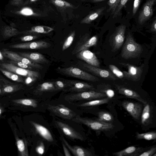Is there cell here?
Listing matches in <instances>:
<instances>
[{
    "instance_id": "1",
    "label": "cell",
    "mask_w": 156,
    "mask_h": 156,
    "mask_svg": "<svg viewBox=\"0 0 156 156\" xmlns=\"http://www.w3.org/2000/svg\"><path fill=\"white\" fill-rule=\"evenodd\" d=\"M39 119V122L34 121H30L36 134L40 136L41 139L48 144L58 146V143L55 135L48 123L45 121Z\"/></svg>"
},
{
    "instance_id": "2",
    "label": "cell",
    "mask_w": 156,
    "mask_h": 156,
    "mask_svg": "<svg viewBox=\"0 0 156 156\" xmlns=\"http://www.w3.org/2000/svg\"><path fill=\"white\" fill-rule=\"evenodd\" d=\"M52 124L59 132L60 135L64 136L72 140L84 141V136L80 132L77 130L65 121L53 116Z\"/></svg>"
},
{
    "instance_id": "3",
    "label": "cell",
    "mask_w": 156,
    "mask_h": 156,
    "mask_svg": "<svg viewBox=\"0 0 156 156\" xmlns=\"http://www.w3.org/2000/svg\"><path fill=\"white\" fill-rule=\"evenodd\" d=\"M143 51L142 46L136 42L129 33L122 50V57L125 59L136 58L139 57Z\"/></svg>"
},
{
    "instance_id": "4",
    "label": "cell",
    "mask_w": 156,
    "mask_h": 156,
    "mask_svg": "<svg viewBox=\"0 0 156 156\" xmlns=\"http://www.w3.org/2000/svg\"><path fill=\"white\" fill-rule=\"evenodd\" d=\"M45 108L53 116L64 120H71L79 115L73 109L62 104L46 102Z\"/></svg>"
},
{
    "instance_id": "5",
    "label": "cell",
    "mask_w": 156,
    "mask_h": 156,
    "mask_svg": "<svg viewBox=\"0 0 156 156\" xmlns=\"http://www.w3.org/2000/svg\"><path fill=\"white\" fill-rule=\"evenodd\" d=\"M71 121L76 123L82 124L92 129L99 131H108L112 129L114 126L112 123L105 122L77 115Z\"/></svg>"
},
{
    "instance_id": "6",
    "label": "cell",
    "mask_w": 156,
    "mask_h": 156,
    "mask_svg": "<svg viewBox=\"0 0 156 156\" xmlns=\"http://www.w3.org/2000/svg\"><path fill=\"white\" fill-rule=\"evenodd\" d=\"M106 96V95L104 93L91 90L68 94L64 96L63 99L67 102L71 103L83 100L90 101Z\"/></svg>"
},
{
    "instance_id": "7",
    "label": "cell",
    "mask_w": 156,
    "mask_h": 156,
    "mask_svg": "<svg viewBox=\"0 0 156 156\" xmlns=\"http://www.w3.org/2000/svg\"><path fill=\"white\" fill-rule=\"evenodd\" d=\"M60 73L79 79L92 82L98 81L99 79L87 72L75 67H58L57 69Z\"/></svg>"
},
{
    "instance_id": "8",
    "label": "cell",
    "mask_w": 156,
    "mask_h": 156,
    "mask_svg": "<svg viewBox=\"0 0 156 156\" xmlns=\"http://www.w3.org/2000/svg\"><path fill=\"white\" fill-rule=\"evenodd\" d=\"M78 64L80 67L96 76L111 80L116 79L115 75L110 71L99 68L81 62H78Z\"/></svg>"
},
{
    "instance_id": "9",
    "label": "cell",
    "mask_w": 156,
    "mask_h": 156,
    "mask_svg": "<svg viewBox=\"0 0 156 156\" xmlns=\"http://www.w3.org/2000/svg\"><path fill=\"white\" fill-rule=\"evenodd\" d=\"M0 65L6 70L20 76L27 77H31L37 79L41 77L40 74L37 71L21 68L10 63H3L0 64Z\"/></svg>"
},
{
    "instance_id": "10",
    "label": "cell",
    "mask_w": 156,
    "mask_h": 156,
    "mask_svg": "<svg viewBox=\"0 0 156 156\" xmlns=\"http://www.w3.org/2000/svg\"><path fill=\"white\" fill-rule=\"evenodd\" d=\"M120 65L126 67L128 71H123L124 77L134 81L139 80L141 77L143 71V64L138 66L133 65L123 62L119 63Z\"/></svg>"
},
{
    "instance_id": "11",
    "label": "cell",
    "mask_w": 156,
    "mask_h": 156,
    "mask_svg": "<svg viewBox=\"0 0 156 156\" xmlns=\"http://www.w3.org/2000/svg\"><path fill=\"white\" fill-rule=\"evenodd\" d=\"M67 88L66 92L79 93L93 90V86L82 81L72 80H66Z\"/></svg>"
},
{
    "instance_id": "12",
    "label": "cell",
    "mask_w": 156,
    "mask_h": 156,
    "mask_svg": "<svg viewBox=\"0 0 156 156\" xmlns=\"http://www.w3.org/2000/svg\"><path fill=\"white\" fill-rule=\"evenodd\" d=\"M2 53L3 56L11 60L22 62L33 68L41 69L43 68V67L39 64L33 62L15 52L10 51L7 49H4L2 51Z\"/></svg>"
},
{
    "instance_id": "13",
    "label": "cell",
    "mask_w": 156,
    "mask_h": 156,
    "mask_svg": "<svg viewBox=\"0 0 156 156\" xmlns=\"http://www.w3.org/2000/svg\"><path fill=\"white\" fill-rule=\"evenodd\" d=\"M156 0H147L144 4L138 17V23L141 25L144 23L152 16L153 13V6Z\"/></svg>"
},
{
    "instance_id": "14",
    "label": "cell",
    "mask_w": 156,
    "mask_h": 156,
    "mask_svg": "<svg viewBox=\"0 0 156 156\" xmlns=\"http://www.w3.org/2000/svg\"><path fill=\"white\" fill-rule=\"evenodd\" d=\"M126 26L121 24L116 27L113 34L112 44V50L115 51L118 50L122 45L125 38Z\"/></svg>"
},
{
    "instance_id": "15",
    "label": "cell",
    "mask_w": 156,
    "mask_h": 156,
    "mask_svg": "<svg viewBox=\"0 0 156 156\" xmlns=\"http://www.w3.org/2000/svg\"><path fill=\"white\" fill-rule=\"evenodd\" d=\"M51 46V44L48 42L39 41L12 44L9 47L14 48L40 49L48 48Z\"/></svg>"
},
{
    "instance_id": "16",
    "label": "cell",
    "mask_w": 156,
    "mask_h": 156,
    "mask_svg": "<svg viewBox=\"0 0 156 156\" xmlns=\"http://www.w3.org/2000/svg\"><path fill=\"white\" fill-rule=\"evenodd\" d=\"M97 41L98 37L96 35L89 38L87 36L82 38L76 43L72 52V54H76L81 51L87 49L90 47L95 45Z\"/></svg>"
},
{
    "instance_id": "17",
    "label": "cell",
    "mask_w": 156,
    "mask_h": 156,
    "mask_svg": "<svg viewBox=\"0 0 156 156\" xmlns=\"http://www.w3.org/2000/svg\"><path fill=\"white\" fill-rule=\"evenodd\" d=\"M122 105L125 109L136 119L139 120L142 112V105L138 103L128 101L122 102Z\"/></svg>"
},
{
    "instance_id": "18",
    "label": "cell",
    "mask_w": 156,
    "mask_h": 156,
    "mask_svg": "<svg viewBox=\"0 0 156 156\" xmlns=\"http://www.w3.org/2000/svg\"><path fill=\"white\" fill-rule=\"evenodd\" d=\"M76 56L89 65L97 67L100 66V62L95 55L88 49L81 51L76 54Z\"/></svg>"
},
{
    "instance_id": "19",
    "label": "cell",
    "mask_w": 156,
    "mask_h": 156,
    "mask_svg": "<svg viewBox=\"0 0 156 156\" xmlns=\"http://www.w3.org/2000/svg\"><path fill=\"white\" fill-rule=\"evenodd\" d=\"M44 101L41 99L38 100L32 98H23L14 99L12 101L17 104L29 106L34 108H39L43 111L46 109L45 108L46 102L41 101Z\"/></svg>"
},
{
    "instance_id": "20",
    "label": "cell",
    "mask_w": 156,
    "mask_h": 156,
    "mask_svg": "<svg viewBox=\"0 0 156 156\" xmlns=\"http://www.w3.org/2000/svg\"><path fill=\"white\" fill-rule=\"evenodd\" d=\"M54 82H46L38 85L33 91L35 95L40 98L45 93L58 92Z\"/></svg>"
},
{
    "instance_id": "21",
    "label": "cell",
    "mask_w": 156,
    "mask_h": 156,
    "mask_svg": "<svg viewBox=\"0 0 156 156\" xmlns=\"http://www.w3.org/2000/svg\"><path fill=\"white\" fill-rule=\"evenodd\" d=\"M60 140L62 141L70 152L75 156H93L94 155L90 151L82 147L72 146L66 140L63 136L60 135Z\"/></svg>"
},
{
    "instance_id": "22",
    "label": "cell",
    "mask_w": 156,
    "mask_h": 156,
    "mask_svg": "<svg viewBox=\"0 0 156 156\" xmlns=\"http://www.w3.org/2000/svg\"><path fill=\"white\" fill-rule=\"evenodd\" d=\"M146 149L142 147L131 146L121 151L113 153L116 156H139Z\"/></svg>"
},
{
    "instance_id": "23",
    "label": "cell",
    "mask_w": 156,
    "mask_h": 156,
    "mask_svg": "<svg viewBox=\"0 0 156 156\" xmlns=\"http://www.w3.org/2000/svg\"><path fill=\"white\" fill-rule=\"evenodd\" d=\"M116 87L119 94L128 98L136 100L144 105L147 103V101L142 98L136 91L121 86L116 85Z\"/></svg>"
},
{
    "instance_id": "24",
    "label": "cell",
    "mask_w": 156,
    "mask_h": 156,
    "mask_svg": "<svg viewBox=\"0 0 156 156\" xmlns=\"http://www.w3.org/2000/svg\"><path fill=\"white\" fill-rule=\"evenodd\" d=\"M18 54L21 56L37 63L47 64L49 63V61L44 55L39 53L20 52Z\"/></svg>"
},
{
    "instance_id": "25",
    "label": "cell",
    "mask_w": 156,
    "mask_h": 156,
    "mask_svg": "<svg viewBox=\"0 0 156 156\" xmlns=\"http://www.w3.org/2000/svg\"><path fill=\"white\" fill-rule=\"evenodd\" d=\"M110 98L107 97L101 99L90 101L82 103L76 102L70 104L79 110L90 107L94 106L108 103Z\"/></svg>"
},
{
    "instance_id": "26",
    "label": "cell",
    "mask_w": 156,
    "mask_h": 156,
    "mask_svg": "<svg viewBox=\"0 0 156 156\" xmlns=\"http://www.w3.org/2000/svg\"><path fill=\"white\" fill-rule=\"evenodd\" d=\"M14 134L18 150V155L20 156H29L27 143L24 139H20L14 129Z\"/></svg>"
},
{
    "instance_id": "27",
    "label": "cell",
    "mask_w": 156,
    "mask_h": 156,
    "mask_svg": "<svg viewBox=\"0 0 156 156\" xmlns=\"http://www.w3.org/2000/svg\"><path fill=\"white\" fill-rule=\"evenodd\" d=\"M54 30L51 27L45 26H37L32 27L30 30L21 32V34H25L33 33L47 34Z\"/></svg>"
},
{
    "instance_id": "28",
    "label": "cell",
    "mask_w": 156,
    "mask_h": 156,
    "mask_svg": "<svg viewBox=\"0 0 156 156\" xmlns=\"http://www.w3.org/2000/svg\"><path fill=\"white\" fill-rule=\"evenodd\" d=\"M105 7L99 8L89 14L81 21V23H90L98 17L105 9Z\"/></svg>"
},
{
    "instance_id": "29",
    "label": "cell",
    "mask_w": 156,
    "mask_h": 156,
    "mask_svg": "<svg viewBox=\"0 0 156 156\" xmlns=\"http://www.w3.org/2000/svg\"><path fill=\"white\" fill-rule=\"evenodd\" d=\"M21 34L17 29L12 26H7L3 29L2 34L5 38H8Z\"/></svg>"
},
{
    "instance_id": "30",
    "label": "cell",
    "mask_w": 156,
    "mask_h": 156,
    "mask_svg": "<svg viewBox=\"0 0 156 156\" xmlns=\"http://www.w3.org/2000/svg\"><path fill=\"white\" fill-rule=\"evenodd\" d=\"M141 123L145 125L149 122L150 116V107L147 103L144 105V108L142 112Z\"/></svg>"
},
{
    "instance_id": "31",
    "label": "cell",
    "mask_w": 156,
    "mask_h": 156,
    "mask_svg": "<svg viewBox=\"0 0 156 156\" xmlns=\"http://www.w3.org/2000/svg\"><path fill=\"white\" fill-rule=\"evenodd\" d=\"M98 120L105 122L111 123L114 120L112 115L110 113L105 111H101L98 113Z\"/></svg>"
},
{
    "instance_id": "32",
    "label": "cell",
    "mask_w": 156,
    "mask_h": 156,
    "mask_svg": "<svg viewBox=\"0 0 156 156\" xmlns=\"http://www.w3.org/2000/svg\"><path fill=\"white\" fill-rule=\"evenodd\" d=\"M136 139L138 140H154L156 139V133L154 131H151L141 133L137 132L136 133Z\"/></svg>"
},
{
    "instance_id": "33",
    "label": "cell",
    "mask_w": 156,
    "mask_h": 156,
    "mask_svg": "<svg viewBox=\"0 0 156 156\" xmlns=\"http://www.w3.org/2000/svg\"><path fill=\"white\" fill-rule=\"evenodd\" d=\"M0 70L10 79L18 82H23V78L19 75L3 69H0Z\"/></svg>"
},
{
    "instance_id": "34",
    "label": "cell",
    "mask_w": 156,
    "mask_h": 156,
    "mask_svg": "<svg viewBox=\"0 0 156 156\" xmlns=\"http://www.w3.org/2000/svg\"><path fill=\"white\" fill-rule=\"evenodd\" d=\"M21 87V86L19 84L5 85L1 90V93L4 94L13 93L20 90Z\"/></svg>"
},
{
    "instance_id": "35",
    "label": "cell",
    "mask_w": 156,
    "mask_h": 156,
    "mask_svg": "<svg viewBox=\"0 0 156 156\" xmlns=\"http://www.w3.org/2000/svg\"><path fill=\"white\" fill-rule=\"evenodd\" d=\"M75 35V32L73 31L68 36L64 42L62 47V51L65 50L71 45L74 39Z\"/></svg>"
},
{
    "instance_id": "36",
    "label": "cell",
    "mask_w": 156,
    "mask_h": 156,
    "mask_svg": "<svg viewBox=\"0 0 156 156\" xmlns=\"http://www.w3.org/2000/svg\"><path fill=\"white\" fill-rule=\"evenodd\" d=\"M111 72L115 76L120 79L124 78V74L117 66L114 65L110 64L108 66Z\"/></svg>"
},
{
    "instance_id": "37",
    "label": "cell",
    "mask_w": 156,
    "mask_h": 156,
    "mask_svg": "<svg viewBox=\"0 0 156 156\" xmlns=\"http://www.w3.org/2000/svg\"><path fill=\"white\" fill-rule=\"evenodd\" d=\"M58 91H62L66 92L67 88V84L66 81L56 80L54 81Z\"/></svg>"
},
{
    "instance_id": "38",
    "label": "cell",
    "mask_w": 156,
    "mask_h": 156,
    "mask_svg": "<svg viewBox=\"0 0 156 156\" xmlns=\"http://www.w3.org/2000/svg\"><path fill=\"white\" fill-rule=\"evenodd\" d=\"M15 13L18 14L25 16H30L35 14L33 10L28 7H24L20 10L15 12Z\"/></svg>"
},
{
    "instance_id": "39",
    "label": "cell",
    "mask_w": 156,
    "mask_h": 156,
    "mask_svg": "<svg viewBox=\"0 0 156 156\" xmlns=\"http://www.w3.org/2000/svg\"><path fill=\"white\" fill-rule=\"evenodd\" d=\"M129 0H121L115 12L113 14V18L117 17L120 15V12L122 8L125 6Z\"/></svg>"
},
{
    "instance_id": "40",
    "label": "cell",
    "mask_w": 156,
    "mask_h": 156,
    "mask_svg": "<svg viewBox=\"0 0 156 156\" xmlns=\"http://www.w3.org/2000/svg\"><path fill=\"white\" fill-rule=\"evenodd\" d=\"M44 142V141L41 139L35 148V151L39 156L42 155L45 152V146Z\"/></svg>"
},
{
    "instance_id": "41",
    "label": "cell",
    "mask_w": 156,
    "mask_h": 156,
    "mask_svg": "<svg viewBox=\"0 0 156 156\" xmlns=\"http://www.w3.org/2000/svg\"><path fill=\"white\" fill-rule=\"evenodd\" d=\"M121 0H109L108 2L109 8L108 11L111 12V14L113 15L115 12Z\"/></svg>"
},
{
    "instance_id": "42",
    "label": "cell",
    "mask_w": 156,
    "mask_h": 156,
    "mask_svg": "<svg viewBox=\"0 0 156 156\" xmlns=\"http://www.w3.org/2000/svg\"><path fill=\"white\" fill-rule=\"evenodd\" d=\"M53 3L59 7H72V5L70 3L63 0H53Z\"/></svg>"
},
{
    "instance_id": "43",
    "label": "cell",
    "mask_w": 156,
    "mask_h": 156,
    "mask_svg": "<svg viewBox=\"0 0 156 156\" xmlns=\"http://www.w3.org/2000/svg\"><path fill=\"white\" fill-rule=\"evenodd\" d=\"M10 63L16 66L24 69L31 70L33 68L32 67L20 62L11 60L10 62Z\"/></svg>"
},
{
    "instance_id": "44",
    "label": "cell",
    "mask_w": 156,
    "mask_h": 156,
    "mask_svg": "<svg viewBox=\"0 0 156 156\" xmlns=\"http://www.w3.org/2000/svg\"><path fill=\"white\" fill-rule=\"evenodd\" d=\"M156 152V147L154 146L149 149L140 154L139 156H152Z\"/></svg>"
},
{
    "instance_id": "45",
    "label": "cell",
    "mask_w": 156,
    "mask_h": 156,
    "mask_svg": "<svg viewBox=\"0 0 156 156\" xmlns=\"http://www.w3.org/2000/svg\"><path fill=\"white\" fill-rule=\"evenodd\" d=\"M38 37L37 35L30 34L22 37L20 39L22 41H28L36 39Z\"/></svg>"
},
{
    "instance_id": "46",
    "label": "cell",
    "mask_w": 156,
    "mask_h": 156,
    "mask_svg": "<svg viewBox=\"0 0 156 156\" xmlns=\"http://www.w3.org/2000/svg\"><path fill=\"white\" fill-rule=\"evenodd\" d=\"M141 0H134L133 9V15L134 16L138 10L140 6Z\"/></svg>"
},
{
    "instance_id": "47",
    "label": "cell",
    "mask_w": 156,
    "mask_h": 156,
    "mask_svg": "<svg viewBox=\"0 0 156 156\" xmlns=\"http://www.w3.org/2000/svg\"><path fill=\"white\" fill-rule=\"evenodd\" d=\"M61 141L65 155L66 156H71L72 155L66 146L62 141Z\"/></svg>"
},
{
    "instance_id": "48",
    "label": "cell",
    "mask_w": 156,
    "mask_h": 156,
    "mask_svg": "<svg viewBox=\"0 0 156 156\" xmlns=\"http://www.w3.org/2000/svg\"><path fill=\"white\" fill-rule=\"evenodd\" d=\"M103 92V93H105L106 96L110 99L112 98L115 95L114 91L111 89H108L104 90Z\"/></svg>"
},
{
    "instance_id": "49",
    "label": "cell",
    "mask_w": 156,
    "mask_h": 156,
    "mask_svg": "<svg viewBox=\"0 0 156 156\" xmlns=\"http://www.w3.org/2000/svg\"><path fill=\"white\" fill-rule=\"evenodd\" d=\"M37 79L34 78L28 77L25 80V82L27 84H29L36 80Z\"/></svg>"
},
{
    "instance_id": "50",
    "label": "cell",
    "mask_w": 156,
    "mask_h": 156,
    "mask_svg": "<svg viewBox=\"0 0 156 156\" xmlns=\"http://www.w3.org/2000/svg\"><path fill=\"white\" fill-rule=\"evenodd\" d=\"M22 1L23 0H12L11 3L13 5H19L22 4Z\"/></svg>"
},
{
    "instance_id": "51",
    "label": "cell",
    "mask_w": 156,
    "mask_h": 156,
    "mask_svg": "<svg viewBox=\"0 0 156 156\" xmlns=\"http://www.w3.org/2000/svg\"><path fill=\"white\" fill-rule=\"evenodd\" d=\"M152 32L155 33L156 32V20H155L152 24L151 28Z\"/></svg>"
},
{
    "instance_id": "52",
    "label": "cell",
    "mask_w": 156,
    "mask_h": 156,
    "mask_svg": "<svg viewBox=\"0 0 156 156\" xmlns=\"http://www.w3.org/2000/svg\"><path fill=\"white\" fill-rule=\"evenodd\" d=\"M4 111V108L1 106H0V115Z\"/></svg>"
},
{
    "instance_id": "53",
    "label": "cell",
    "mask_w": 156,
    "mask_h": 156,
    "mask_svg": "<svg viewBox=\"0 0 156 156\" xmlns=\"http://www.w3.org/2000/svg\"><path fill=\"white\" fill-rule=\"evenodd\" d=\"M3 58V56L2 53L0 51V60H2Z\"/></svg>"
},
{
    "instance_id": "54",
    "label": "cell",
    "mask_w": 156,
    "mask_h": 156,
    "mask_svg": "<svg viewBox=\"0 0 156 156\" xmlns=\"http://www.w3.org/2000/svg\"><path fill=\"white\" fill-rule=\"evenodd\" d=\"M105 0H93V1L95 2H101V1H105Z\"/></svg>"
},
{
    "instance_id": "55",
    "label": "cell",
    "mask_w": 156,
    "mask_h": 156,
    "mask_svg": "<svg viewBox=\"0 0 156 156\" xmlns=\"http://www.w3.org/2000/svg\"><path fill=\"white\" fill-rule=\"evenodd\" d=\"M152 156H156V154L155 153L154 154L152 155Z\"/></svg>"
},
{
    "instance_id": "56",
    "label": "cell",
    "mask_w": 156,
    "mask_h": 156,
    "mask_svg": "<svg viewBox=\"0 0 156 156\" xmlns=\"http://www.w3.org/2000/svg\"><path fill=\"white\" fill-rule=\"evenodd\" d=\"M36 0H30V1L32 2H34L36 1Z\"/></svg>"
},
{
    "instance_id": "57",
    "label": "cell",
    "mask_w": 156,
    "mask_h": 156,
    "mask_svg": "<svg viewBox=\"0 0 156 156\" xmlns=\"http://www.w3.org/2000/svg\"><path fill=\"white\" fill-rule=\"evenodd\" d=\"M1 93V90L0 88V94Z\"/></svg>"
}]
</instances>
